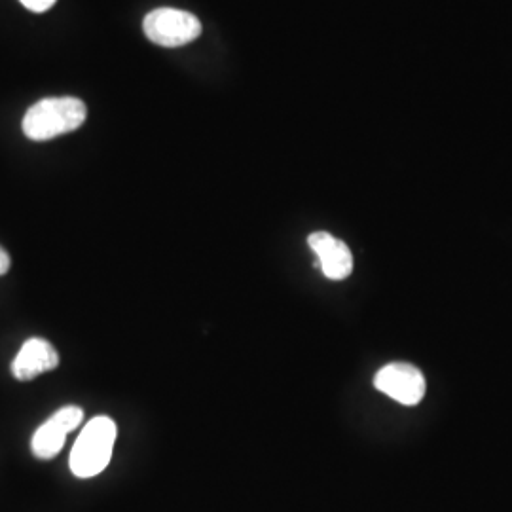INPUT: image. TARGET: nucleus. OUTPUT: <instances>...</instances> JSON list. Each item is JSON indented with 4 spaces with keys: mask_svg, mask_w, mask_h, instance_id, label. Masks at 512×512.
<instances>
[{
    "mask_svg": "<svg viewBox=\"0 0 512 512\" xmlns=\"http://www.w3.org/2000/svg\"><path fill=\"white\" fill-rule=\"evenodd\" d=\"M88 109L78 97H46L23 116V133L31 141H50L86 122Z\"/></svg>",
    "mask_w": 512,
    "mask_h": 512,
    "instance_id": "f257e3e1",
    "label": "nucleus"
},
{
    "mask_svg": "<svg viewBox=\"0 0 512 512\" xmlns=\"http://www.w3.org/2000/svg\"><path fill=\"white\" fill-rule=\"evenodd\" d=\"M116 442V423L107 416L93 418L74 442L71 471L78 478H92L107 469Z\"/></svg>",
    "mask_w": 512,
    "mask_h": 512,
    "instance_id": "f03ea898",
    "label": "nucleus"
},
{
    "mask_svg": "<svg viewBox=\"0 0 512 512\" xmlns=\"http://www.w3.org/2000/svg\"><path fill=\"white\" fill-rule=\"evenodd\" d=\"M143 31L150 42L164 48H179L202 35V23L190 12L177 8H158L147 14Z\"/></svg>",
    "mask_w": 512,
    "mask_h": 512,
    "instance_id": "7ed1b4c3",
    "label": "nucleus"
},
{
    "mask_svg": "<svg viewBox=\"0 0 512 512\" xmlns=\"http://www.w3.org/2000/svg\"><path fill=\"white\" fill-rule=\"evenodd\" d=\"M374 385L378 391H382L393 401L404 404V406H414L420 403L425 395V378L420 370L414 365L408 363H391L384 366L376 378Z\"/></svg>",
    "mask_w": 512,
    "mask_h": 512,
    "instance_id": "20e7f679",
    "label": "nucleus"
},
{
    "mask_svg": "<svg viewBox=\"0 0 512 512\" xmlns=\"http://www.w3.org/2000/svg\"><path fill=\"white\" fill-rule=\"evenodd\" d=\"M84 420V412L78 406H65L57 410L54 416L44 421L35 433L31 448L38 459H52L61 452L65 446V439L69 433Z\"/></svg>",
    "mask_w": 512,
    "mask_h": 512,
    "instance_id": "39448f33",
    "label": "nucleus"
},
{
    "mask_svg": "<svg viewBox=\"0 0 512 512\" xmlns=\"http://www.w3.org/2000/svg\"><path fill=\"white\" fill-rule=\"evenodd\" d=\"M311 251L319 258V268L332 281H342L353 272V255L342 239L329 232H315L308 238Z\"/></svg>",
    "mask_w": 512,
    "mask_h": 512,
    "instance_id": "423d86ee",
    "label": "nucleus"
},
{
    "mask_svg": "<svg viewBox=\"0 0 512 512\" xmlns=\"http://www.w3.org/2000/svg\"><path fill=\"white\" fill-rule=\"evenodd\" d=\"M57 365L59 353L54 346L42 338H31L19 349L18 357L12 363V374L21 382H29L44 372L54 370Z\"/></svg>",
    "mask_w": 512,
    "mask_h": 512,
    "instance_id": "0eeeda50",
    "label": "nucleus"
},
{
    "mask_svg": "<svg viewBox=\"0 0 512 512\" xmlns=\"http://www.w3.org/2000/svg\"><path fill=\"white\" fill-rule=\"evenodd\" d=\"M27 10L35 12V14H42V12H48L52 6H54L57 0H19Z\"/></svg>",
    "mask_w": 512,
    "mask_h": 512,
    "instance_id": "6e6552de",
    "label": "nucleus"
},
{
    "mask_svg": "<svg viewBox=\"0 0 512 512\" xmlns=\"http://www.w3.org/2000/svg\"><path fill=\"white\" fill-rule=\"evenodd\" d=\"M10 270V256L0 247V275L6 274Z\"/></svg>",
    "mask_w": 512,
    "mask_h": 512,
    "instance_id": "1a4fd4ad",
    "label": "nucleus"
}]
</instances>
